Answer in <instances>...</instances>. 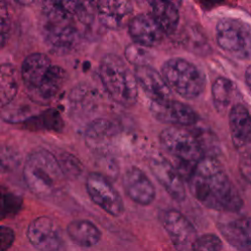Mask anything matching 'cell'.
<instances>
[{"label": "cell", "mask_w": 251, "mask_h": 251, "mask_svg": "<svg viewBox=\"0 0 251 251\" xmlns=\"http://www.w3.org/2000/svg\"><path fill=\"white\" fill-rule=\"evenodd\" d=\"M94 7L85 1H46L39 14V27L47 46L65 54L75 48L81 31L92 24Z\"/></svg>", "instance_id": "obj_1"}, {"label": "cell", "mask_w": 251, "mask_h": 251, "mask_svg": "<svg viewBox=\"0 0 251 251\" xmlns=\"http://www.w3.org/2000/svg\"><path fill=\"white\" fill-rule=\"evenodd\" d=\"M150 111L154 118L170 126H190L198 122V115L188 105L173 99L150 102Z\"/></svg>", "instance_id": "obj_11"}, {"label": "cell", "mask_w": 251, "mask_h": 251, "mask_svg": "<svg viewBox=\"0 0 251 251\" xmlns=\"http://www.w3.org/2000/svg\"><path fill=\"white\" fill-rule=\"evenodd\" d=\"M211 92L216 110L222 115L226 114L233 98V83L226 77H218L212 84Z\"/></svg>", "instance_id": "obj_25"}, {"label": "cell", "mask_w": 251, "mask_h": 251, "mask_svg": "<svg viewBox=\"0 0 251 251\" xmlns=\"http://www.w3.org/2000/svg\"><path fill=\"white\" fill-rule=\"evenodd\" d=\"M249 162H250V166H251V154H250V157H249Z\"/></svg>", "instance_id": "obj_35"}, {"label": "cell", "mask_w": 251, "mask_h": 251, "mask_svg": "<svg viewBox=\"0 0 251 251\" xmlns=\"http://www.w3.org/2000/svg\"><path fill=\"white\" fill-rule=\"evenodd\" d=\"M188 185L194 198L209 209L236 213L243 207L236 187L222 164L213 157H205L194 166Z\"/></svg>", "instance_id": "obj_2"}, {"label": "cell", "mask_w": 251, "mask_h": 251, "mask_svg": "<svg viewBox=\"0 0 251 251\" xmlns=\"http://www.w3.org/2000/svg\"><path fill=\"white\" fill-rule=\"evenodd\" d=\"M128 33L135 44L145 48L158 45L164 36L152 16L145 14H139L129 20Z\"/></svg>", "instance_id": "obj_15"}, {"label": "cell", "mask_w": 251, "mask_h": 251, "mask_svg": "<svg viewBox=\"0 0 251 251\" xmlns=\"http://www.w3.org/2000/svg\"><path fill=\"white\" fill-rule=\"evenodd\" d=\"M70 238L81 247H92L101 239L100 229L90 221L75 220L67 226Z\"/></svg>", "instance_id": "obj_23"}, {"label": "cell", "mask_w": 251, "mask_h": 251, "mask_svg": "<svg viewBox=\"0 0 251 251\" xmlns=\"http://www.w3.org/2000/svg\"><path fill=\"white\" fill-rule=\"evenodd\" d=\"M52 67L50 58L43 53L28 55L22 65V78L28 91L33 92Z\"/></svg>", "instance_id": "obj_18"}, {"label": "cell", "mask_w": 251, "mask_h": 251, "mask_svg": "<svg viewBox=\"0 0 251 251\" xmlns=\"http://www.w3.org/2000/svg\"><path fill=\"white\" fill-rule=\"evenodd\" d=\"M216 40L222 50L238 60H251V25L238 18L226 17L216 25Z\"/></svg>", "instance_id": "obj_7"}, {"label": "cell", "mask_w": 251, "mask_h": 251, "mask_svg": "<svg viewBox=\"0 0 251 251\" xmlns=\"http://www.w3.org/2000/svg\"><path fill=\"white\" fill-rule=\"evenodd\" d=\"M95 7L100 23L111 29L121 28L129 22L133 10L129 1L103 0L96 2Z\"/></svg>", "instance_id": "obj_16"}, {"label": "cell", "mask_w": 251, "mask_h": 251, "mask_svg": "<svg viewBox=\"0 0 251 251\" xmlns=\"http://www.w3.org/2000/svg\"><path fill=\"white\" fill-rule=\"evenodd\" d=\"M137 84L150 98V102L172 99V90L162 74L149 65L136 66L133 71Z\"/></svg>", "instance_id": "obj_14"}, {"label": "cell", "mask_w": 251, "mask_h": 251, "mask_svg": "<svg viewBox=\"0 0 251 251\" xmlns=\"http://www.w3.org/2000/svg\"><path fill=\"white\" fill-rule=\"evenodd\" d=\"M10 25L11 20L7 4L4 1H0V48H2L7 41Z\"/></svg>", "instance_id": "obj_31"}, {"label": "cell", "mask_w": 251, "mask_h": 251, "mask_svg": "<svg viewBox=\"0 0 251 251\" xmlns=\"http://www.w3.org/2000/svg\"><path fill=\"white\" fill-rule=\"evenodd\" d=\"M226 240L238 251H251V217H240L220 226Z\"/></svg>", "instance_id": "obj_17"}, {"label": "cell", "mask_w": 251, "mask_h": 251, "mask_svg": "<svg viewBox=\"0 0 251 251\" xmlns=\"http://www.w3.org/2000/svg\"><path fill=\"white\" fill-rule=\"evenodd\" d=\"M23 176L28 189L38 197L55 194L66 179L58 159L44 149L35 150L27 156Z\"/></svg>", "instance_id": "obj_3"}, {"label": "cell", "mask_w": 251, "mask_h": 251, "mask_svg": "<svg viewBox=\"0 0 251 251\" xmlns=\"http://www.w3.org/2000/svg\"><path fill=\"white\" fill-rule=\"evenodd\" d=\"M25 125L30 129H49L60 131L64 123L59 113L52 109L36 117H30L27 121H25Z\"/></svg>", "instance_id": "obj_26"}, {"label": "cell", "mask_w": 251, "mask_h": 251, "mask_svg": "<svg viewBox=\"0 0 251 251\" xmlns=\"http://www.w3.org/2000/svg\"><path fill=\"white\" fill-rule=\"evenodd\" d=\"M15 240V233L12 228L0 226V251H7Z\"/></svg>", "instance_id": "obj_33"}, {"label": "cell", "mask_w": 251, "mask_h": 251, "mask_svg": "<svg viewBox=\"0 0 251 251\" xmlns=\"http://www.w3.org/2000/svg\"><path fill=\"white\" fill-rule=\"evenodd\" d=\"M245 81H246L247 85L249 86V88L251 89V65L246 69V72H245Z\"/></svg>", "instance_id": "obj_34"}, {"label": "cell", "mask_w": 251, "mask_h": 251, "mask_svg": "<svg viewBox=\"0 0 251 251\" xmlns=\"http://www.w3.org/2000/svg\"><path fill=\"white\" fill-rule=\"evenodd\" d=\"M99 75L109 96L126 107L133 105L138 96V84L134 74L116 54H106L99 65Z\"/></svg>", "instance_id": "obj_4"}, {"label": "cell", "mask_w": 251, "mask_h": 251, "mask_svg": "<svg viewBox=\"0 0 251 251\" xmlns=\"http://www.w3.org/2000/svg\"><path fill=\"white\" fill-rule=\"evenodd\" d=\"M160 142L167 153L176 160L178 168L183 167L186 172L191 173L194 166L206 157L200 135L187 127L168 126L164 128L160 133Z\"/></svg>", "instance_id": "obj_5"}, {"label": "cell", "mask_w": 251, "mask_h": 251, "mask_svg": "<svg viewBox=\"0 0 251 251\" xmlns=\"http://www.w3.org/2000/svg\"><path fill=\"white\" fill-rule=\"evenodd\" d=\"M118 129L114 123L106 119L92 121L85 129L86 144L94 149H103L117 134Z\"/></svg>", "instance_id": "obj_21"}, {"label": "cell", "mask_w": 251, "mask_h": 251, "mask_svg": "<svg viewBox=\"0 0 251 251\" xmlns=\"http://www.w3.org/2000/svg\"><path fill=\"white\" fill-rule=\"evenodd\" d=\"M126 194L136 204L150 205L156 197V189L147 175L137 167L128 168L123 176Z\"/></svg>", "instance_id": "obj_12"}, {"label": "cell", "mask_w": 251, "mask_h": 251, "mask_svg": "<svg viewBox=\"0 0 251 251\" xmlns=\"http://www.w3.org/2000/svg\"><path fill=\"white\" fill-rule=\"evenodd\" d=\"M229 130L233 145L242 148L251 144V114L241 104H234L229 110Z\"/></svg>", "instance_id": "obj_19"}, {"label": "cell", "mask_w": 251, "mask_h": 251, "mask_svg": "<svg viewBox=\"0 0 251 251\" xmlns=\"http://www.w3.org/2000/svg\"><path fill=\"white\" fill-rule=\"evenodd\" d=\"M223 241L215 233H204L197 236L191 244L192 251H222Z\"/></svg>", "instance_id": "obj_28"}, {"label": "cell", "mask_w": 251, "mask_h": 251, "mask_svg": "<svg viewBox=\"0 0 251 251\" xmlns=\"http://www.w3.org/2000/svg\"><path fill=\"white\" fill-rule=\"evenodd\" d=\"M66 82L67 72L59 66L52 65L37 88L29 94L35 101L48 102L54 99L62 91Z\"/></svg>", "instance_id": "obj_20"}, {"label": "cell", "mask_w": 251, "mask_h": 251, "mask_svg": "<svg viewBox=\"0 0 251 251\" xmlns=\"http://www.w3.org/2000/svg\"><path fill=\"white\" fill-rule=\"evenodd\" d=\"M22 204L23 200L20 196L0 186V221L17 214Z\"/></svg>", "instance_id": "obj_27"}, {"label": "cell", "mask_w": 251, "mask_h": 251, "mask_svg": "<svg viewBox=\"0 0 251 251\" xmlns=\"http://www.w3.org/2000/svg\"><path fill=\"white\" fill-rule=\"evenodd\" d=\"M149 168L156 179L161 183L168 194L176 201L182 202L185 197V188L181 174L161 154L150 157Z\"/></svg>", "instance_id": "obj_10"}, {"label": "cell", "mask_w": 251, "mask_h": 251, "mask_svg": "<svg viewBox=\"0 0 251 251\" xmlns=\"http://www.w3.org/2000/svg\"><path fill=\"white\" fill-rule=\"evenodd\" d=\"M19 157L17 152L10 148L0 149V172L7 173L17 166Z\"/></svg>", "instance_id": "obj_32"}, {"label": "cell", "mask_w": 251, "mask_h": 251, "mask_svg": "<svg viewBox=\"0 0 251 251\" xmlns=\"http://www.w3.org/2000/svg\"><path fill=\"white\" fill-rule=\"evenodd\" d=\"M29 242L39 251H57L61 246V236L57 225L48 217L34 219L27 227Z\"/></svg>", "instance_id": "obj_13"}, {"label": "cell", "mask_w": 251, "mask_h": 251, "mask_svg": "<svg viewBox=\"0 0 251 251\" xmlns=\"http://www.w3.org/2000/svg\"><path fill=\"white\" fill-rule=\"evenodd\" d=\"M60 167L66 176L75 177L81 173V163L74 155L69 153H64L58 159Z\"/></svg>", "instance_id": "obj_29"}, {"label": "cell", "mask_w": 251, "mask_h": 251, "mask_svg": "<svg viewBox=\"0 0 251 251\" xmlns=\"http://www.w3.org/2000/svg\"><path fill=\"white\" fill-rule=\"evenodd\" d=\"M125 56L129 63L135 65L136 67V66L147 65L146 62L148 60L149 53L145 47L133 43L131 45H128L126 48Z\"/></svg>", "instance_id": "obj_30"}, {"label": "cell", "mask_w": 251, "mask_h": 251, "mask_svg": "<svg viewBox=\"0 0 251 251\" xmlns=\"http://www.w3.org/2000/svg\"><path fill=\"white\" fill-rule=\"evenodd\" d=\"M161 73L169 87L185 99H194L205 89L206 78L203 72L183 58L167 60Z\"/></svg>", "instance_id": "obj_6"}, {"label": "cell", "mask_w": 251, "mask_h": 251, "mask_svg": "<svg viewBox=\"0 0 251 251\" xmlns=\"http://www.w3.org/2000/svg\"><path fill=\"white\" fill-rule=\"evenodd\" d=\"M18 92L16 68L8 63L0 65V108L11 104Z\"/></svg>", "instance_id": "obj_24"}, {"label": "cell", "mask_w": 251, "mask_h": 251, "mask_svg": "<svg viewBox=\"0 0 251 251\" xmlns=\"http://www.w3.org/2000/svg\"><path fill=\"white\" fill-rule=\"evenodd\" d=\"M150 6L151 16L164 34L174 33L179 22V13L176 6L173 2L163 0L150 2Z\"/></svg>", "instance_id": "obj_22"}, {"label": "cell", "mask_w": 251, "mask_h": 251, "mask_svg": "<svg viewBox=\"0 0 251 251\" xmlns=\"http://www.w3.org/2000/svg\"><path fill=\"white\" fill-rule=\"evenodd\" d=\"M85 186L90 199L102 210L113 217L123 215L124 201L105 176L99 173H90L86 177Z\"/></svg>", "instance_id": "obj_8"}, {"label": "cell", "mask_w": 251, "mask_h": 251, "mask_svg": "<svg viewBox=\"0 0 251 251\" xmlns=\"http://www.w3.org/2000/svg\"><path fill=\"white\" fill-rule=\"evenodd\" d=\"M161 223L177 251H186L197 237L196 229L192 223L176 209L163 211Z\"/></svg>", "instance_id": "obj_9"}]
</instances>
